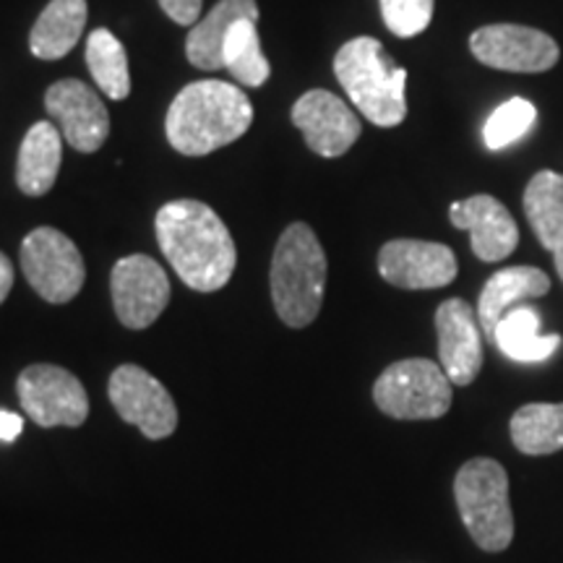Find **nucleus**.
Here are the masks:
<instances>
[{
    "instance_id": "obj_20",
    "label": "nucleus",
    "mask_w": 563,
    "mask_h": 563,
    "mask_svg": "<svg viewBox=\"0 0 563 563\" xmlns=\"http://www.w3.org/2000/svg\"><path fill=\"white\" fill-rule=\"evenodd\" d=\"M87 0H51L32 26L30 51L40 60H60L74 51L87 26Z\"/></svg>"
},
{
    "instance_id": "obj_5",
    "label": "nucleus",
    "mask_w": 563,
    "mask_h": 563,
    "mask_svg": "<svg viewBox=\"0 0 563 563\" xmlns=\"http://www.w3.org/2000/svg\"><path fill=\"white\" fill-rule=\"evenodd\" d=\"M456 509L477 548L501 553L514 540V514L509 504V475L490 456L464 462L454 477Z\"/></svg>"
},
{
    "instance_id": "obj_9",
    "label": "nucleus",
    "mask_w": 563,
    "mask_h": 563,
    "mask_svg": "<svg viewBox=\"0 0 563 563\" xmlns=\"http://www.w3.org/2000/svg\"><path fill=\"white\" fill-rule=\"evenodd\" d=\"M108 394L118 415L136 426L146 439H167L178 428V407L170 391L141 365H118L110 376Z\"/></svg>"
},
{
    "instance_id": "obj_19",
    "label": "nucleus",
    "mask_w": 563,
    "mask_h": 563,
    "mask_svg": "<svg viewBox=\"0 0 563 563\" xmlns=\"http://www.w3.org/2000/svg\"><path fill=\"white\" fill-rule=\"evenodd\" d=\"M241 19L258 21L256 0H220L207 16L196 21L186 37V58L201 70H220L222 47L230 26Z\"/></svg>"
},
{
    "instance_id": "obj_30",
    "label": "nucleus",
    "mask_w": 563,
    "mask_h": 563,
    "mask_svg": "<svg viewBox=\"0 0 563 563\" xmlns=\"http://www.w3.org/2000/svg\"><path fill=\"white\" fill-rule=\"evenodd\" d=\"M13 287V266H11V258L5 256L3 251H0V306H3V300L9 298Z\"/></svg>"
},
{
    "instance_id": "obj_2",
    "label": "nucleus",
    "mask_w": 563,
    "mask_h": 563,
    "mask_svg": "<svg viewBox=\"0 0 563 563\" xmlns=\"http://www.w3.org/2000/svg\"><path fill=\"white\" fill-rule=\"evenodd\" d=\"M253 104L241 87L203 79L175 97L165 118L167 141L186 157H203L232 144L251 129Z\"/></svg>"
},
{
    "instance_id": "obj_18",
    "label": "nucleus",
    "mask_w": 563,
    "mask_h": 563,
    "mask_svg": "<svg viewBox=\"0 0 563 563\" xmlns=\"http://www.w3.org/2000/svg\"><path fill=\"white\" fill-rule=\"evenodd\" d=\"M63 133L55 123L40 121L26 131L16 159V186L26 196H45L60 173Z\"/></svg>"
},
{
    "instance_id": "obj_11",
    "label": "nucleus",
    "mask_w": 563,
    "mask_h": 563,
    "mask_svg": "<svg viewBox=\"0 0 563 563\" xmlns=\"http://www.w3.org/2000/svg\"><path fill=\"white\" fill-rule=\"evenodd\" d=\"M470 51L483 66L511 74H543L559 63L551 34L522 24H490L470 37Z\"/></svg>"
},
{
    "instance_id": "obj_25",
    "label": "nucleus",
    "mask_w": 563,
    "mask_h": 563,
    "mask_svg": "<svg viewBox=\"0 0 563 563\" xmlns=\"http://www.w3.org/2000/svg\"><path fill=\"white\" fill-rule=\"evenodd\" d=\"M87 66L91 79L97 81L110 100H125L131 95L129 55L121 40L110 30H95L87 40Z\"/></svg>"
},
{
    "instance_id": "obj_8",
    "label": "nucleus",
    "mask_w": 563,
    "mask_h": 563,
    "mask_svg": "<svg viewBox=\"0 0 563 563\" xmlns=\"http://www.w3.org/2000/svg\"><path fill=\"white\" fill-rule=\"evenodd\" d=\"M19 402L40 428H79L89 418L87 389L74 373L53 363H34L16 378Z\"/></svg>"
},
{
    "instance_id": "obj_24",
    "label": "nucleus",
    "mask_w": 563,
    "mask_h": 563,
    "mask_svg": "<svg viewBox=\"0 0 563 563\" xmlns=\"http://www.w3.org/2000/svg\"><path fill=\"white\" fill-rule=\"evenodd\" d=\"M222 63L243 87H262L269 81L272 68L258 40V21L241 19L230 26L222 47Z\"/></svg>"
},
{
    "instance_id": "obj_29",
    "label": "nucleus",
    "mask_w": 563,
    "mask_h": 563,
    "mask_svg": "<svg viewBox=\"0 0 563 563\" xmlns=\"http://www.w3.org/2000/svg\"><path fill=\"white\" fill-rule=\"evenodd\" d=\"M24 431V418L16 412H9V410H0V441L5 443H13Z\"/></svg>"
},
{
    "instance_id": "obj_13",
    "label": "nucleus",
    "mask_w": 563,
    "mask_h": 563,
    "mask_svg": "<svg viewBox=\"0 0 563 563\" xmlns=\"http://www.w3.org/2000/svg\"><path fill=\"white\" fill-rule=\"evenodd\" d=\"M45 110L76 152H97L110 136V112L95 89L79 79L55 81L45 95Z\"/></svg>"
},
{
    "instance_id": "obj_14",
    "label": "nucleus",
    "mask_w": 563,
    "mask_h": 563,
    "mask_svg": "<svg viewBox=\"0 0 563 563\" xmlns=\"http://www.w3.org/2000/svg\"><path fill=\"white\" fill-rule=\"evenodd\" d=\"M378 274L399 290H439L456 279L460 264L449 245L402 238L378 251Z\"/></svg>"
},
{
    "instance_id": "obj_28",
    "label": "nucleus",
    "mask_w": 563,
    "mask_h": 563,
    "mask_svg": "<svg viewBox=\"0 0 563 563\" xmlns=\"http://www.w3.org/2000/svg\"><path fill=\"white\" fill-rule=\"evenodd\" d=\"M162 11L170 16L175 24L180 26H194L201 19V5L203 0H159Z\"/></svg>"
},
{
    "instance_id": "obj_26",
    "label": "nucleus",
    "mask_w": 563,
    "mask_h": 563,
    "mask_svg": "<svg viewBox=\"0 0 563 563\" xmlns=\"http://www.w3.org/2000/svg\"><path fill=\"white\" fill-rule=\"evenodd\" d=\"M534 121H538V110L530 100H522V97H514V100L504 102L501 108L490 112V118L483 125V141L485 146L493 152L506 150L514 141L525 139L527 131L532 129Z\"/></svg>"
},
{
    "instance_id": "obj_15",
    "label": "nucleus",
    "mask_w": 563,
    "mask_h": 563,
    "mask_svg": "<svg viewBox=\"0 0 563 563\" xmlns=\"http://www.w3.org/2000/svg\"><path fill=\"white\" fill-rule=\"evenodd\" d=\"M439 363L454 386H470L483 368V329L477 311L462 298L443 300L435 311Z\"/></svg>"
},
{
    "instance_id": "obj_3",
    "label": "nucleus",
    "mask_w": 563,
    "mask_h": 563,
    "mask_svg": "<svg viewBox=\"0 0 563 563\" xmlns=\"http://www.w3.org/2000/svg\"><path fill=\"white\" fill-rule=\"evenodd\" d=\"M329 264L316 232L306 222H295L279 235L272 256L274 311L287 327L302 329L321 313L327 292Z\"/></svg>"
},
{
    "instance_id": "obj_1",
    "label": "nucleus",
    "mask_w": 563,
    "mask_h": 563,
    "mask_svg": "<svg viewBox=\"0 0 563 563\" xmlns=\"http://www.w3.org/2000/svg\"><path fill=\"white\" fill-rule=\"evenodd\" d=\"M157 241L175 274L196 292H217L232 279L238 249L228 224L203 201L180 199L157 211Z\"/></svg>"
},
{
    "instance_id": "obj_4",
    "label": "nucleus",
    "mask_w": 563,
    "mask_h": 563,
    "mask_svg": "<svg viewBox=\"0 0 563 563\" xmlns=\"http://www.w3.org/2000/svg\"><path fill=\"white\" fill-rule=\"evenodd\" d=\"M334 74L350 102L378 129H394L407 118V70L373 37L344 42L334 58Z\"/></svg>"
},
{
    "instance_id": "obj_22",
    "label": "nucleus",
    "mask_w": 563,
    "mask_h": 563,
    "mask_svg": "<svg viewBox=\"0 0 563 563\" xmlns=\"http://www.w3.org/2000/svg\"><path fill=\"white\" fill-rule=\"evenodd\" d=\"M525 214L545 251L563 245V175L540 170L527 183Z\"/></svg>"
},
{
    "instance_id": "obj_21",
    "label": "nucleus",
    "mask_w": 563,
    "mask_h": 563,
    "mask_svg": "<svg viewBox=\"0 0 563 563\" xmlns=\"http://www.w3.org/2000/svg\"><path fill=\"white\" fill-rule=\"evenodd\" d=\"M543 319H540L538 308L522 306L511 308L509 313L498 321L493 344L504 352L509 361L517 363H540L548 361L555 350L561 347V334H540Z\"/></svg>"
},
{
    "instance_id": "obj_27",
    "label": "nucleus",
    "mask_w": 563,
    "mask_h": 563,
    "mask_svg": "<svg viewBox=\"0 0 563 563\" xmlns=\"http://www.w3.org/2000/svg\"><path fill=\"white\" fill-rule=\"evenodd\" d=\"M386 30L397 37L410 40L426 32L433 19V0H382Z\"/></svg>"
},
{
    "instance_id": "obj_6",
    "label": "nucleus",
    "mask_w": 563,
    "mask_h": 563,
    "mask_svg": "<svg viewBox=\"0 0 563 563\" xmlns=\"http://www.w3.org/2000/svg\"><path fill=\"white\" fill-rule=\"evenodd\" d=\"M452 386L441 363L407 357L376 378L373 402L394 420H439L452 410Z\"/></svg>"
},
{
    "instance_id": "obj_16",
    "label": "nucleus",
    "mask_w": 563,
    "mask_h": 563,
    "mask_svg": "<svg viewBox=\"0 0 563 563\" xmlns=\"http://www.w3.org/2000/svg\"><path fill=\"white\" fill-rule=\"evenodd\" d=\"M449 220L456 230L470 232L473 253L481 262H504L519 245V228L514 222L511 211L488 194L454 201L449 207Z\"/></svg>"
},
{
    "instance_id": "obj_12",
    "label": "nucleus",
    "mask_w": 563,
    "mask_h": 563,
    "mask_svg": "<svg viewBox=\"0 0 563 563\" xmlns=\"http://www.w3.org/2000/svg\"><path fill=\"white\" fill-rule=\"evenodd\" d=\"M295 129L319 157H342L361 139L363 123L352 108L327 89H311L292 104Z\"/></svg>"
},
{
    "instance_id": "obj_7",
    "label": "nucleus",
    "mask_w": 563,
    "mask_h": 563,
    "mask_svg": "<svg viewBox=\"0 0 563 563\" xmlns=\"http://www.w3.org/2000/svg\"><path fill=\"white\" fill-rule=\"evenodd\" d=\"M19 258L21 272L42 300L63 306L81 292L87 266L76 243L60 230H32L21 243Z\"/></svg>"
},
{
    "instance_id": "obj_10",
    "label": "nucleus",
    "mask_w": 563,
    "mask_h": 563,
    "mask_svg": "<svg viewBox=\"0 0 563 563\" xmlns=\"http://www.w3.org/2000/svg\"><path fill=\"white\" fill-rule=\"evenodd\" d=\"M112 308L125 329H146L170 302V279L152 256L133 253L112 266Z\"/></svg>"
},
{
    "instance_id": "obj_23",
    "label": "nucleus",
    "mask_w": 563,
    "mask_h": 563,
    "mask_svg": "<svg viewBox=\"0 0 563 563\" xmlns=\"http://www.w3.org/2000/svg\"><path fill=\"white\" fill-rule=\"evenodd\" d=\"M511 441L527 456H548L563 449V402L525 405L511 418Z\"/></svg>"
},
{
    "instance_id": "obj_17",
    "label": "nucleus",
    "mask_w": 563,
    "mask_h": 563,
    "mask_svg": "<svg viewBox=\"0 0 563 563\" xmlns=\"http://www.w3.org/2000/svg\"><path fill=\"white\" fill-rule=\"evenodd\" d=\"M548 292H551V277L538 266H509V269L493 274L477 300V321H481L485 340L493 342L498 321L511 308L522 306L527 300L545 298Z\"/></svg>"
},
{
    "instance_id": "obj_31",
    "label": "nucleus",
    "mask_w": 563,
    "mask_h": 563,
    "mask_svg": "<svg viewBox=\"0 0 563 563\" xmlns=\"http://www.w3.org/2000/svg\"><path fill=\"white\" fill-rule=\"evenodd\" d=\"M553 262H555V272H559V277L563 282V245L559 251H553Z\"/></svg>"
}]
</instances>
